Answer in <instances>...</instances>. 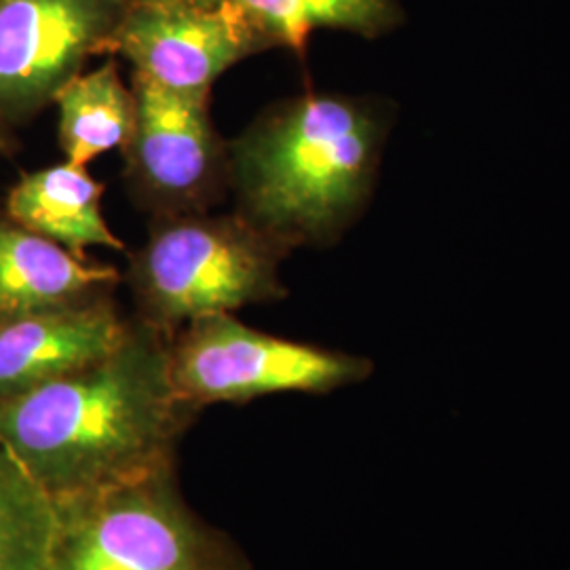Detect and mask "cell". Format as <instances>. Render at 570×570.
I'll return each mask as SVG.
<instances>
[{"instance_id": "cell-1", "label": "cell", "mask_w": 570, "mask_h": 570, "mask_svg": "<svg viewBox=\"0 0 570 570\" xmlns=\"http://www.w3.org/2000/svg\"><path fill=\"white\" fill-rule=\"evenodd\" d=\"M171 336L131 322L98 362L0 402V440L53 501L171 468L199 407L171 376Z\"/></svg>"}, {"instance_id": "cell-2", "label": "cell", "mask_w": 570, "mask_h": 570, "mask_svg": "<svg viewBox=\"0 0 570 570\" xmlns=\"http://www.w3.org/2000/svg\"><path fill=\"white\" fill-rule=\"evenodd\" d=\"M387 131L364 98L305 94L268 110L230 144L239 216L285 249L334 244L366 207Z\"/></svg>"}, {"instance_id": "cell-3", "label": "cell", "mask_w": 570, "mask_h": 570, "mask_svg": "<svg viewBox=\"0 0 570 570\" xmlns=\"http://www.w3.org/2000/svg\"><path fill=\"white\" fill-rule=\"evenodd\" d=\"M53 503L49 570H252L226 532L190 510L178 465Z\"/></svg>"}, {"instance_id": "cell-4", "label": "cell", "mask_w": 570, "mask_h": 570, "mask_svg": "<svg viewBox=\"0 0 570 570\" xmlns=\"http://www.w3.org/2000/svg\"><path fill=\"white\" fill-rule=\"evenodd\" d=\"M284 252L242 216H171L131 266L138 320L174 336L195 320L279 301Z\"/></svg>"}, {"instance_id": "cell-5", "label": "cell", "mask_w": 570, "mask_h": 570, "mask_svg": "<svg viewBox=\"0 0 570 570\" xmlns=\"http://www.w3.org/2000/svg\"><path fill=\"white\" fill-rule=\"evenodd\" d=\"M169 353L174 385L199 410L275 393L326 395L364 383L374 370L366 357L279 338L245 326L233 313L180 327Z\"/></svg>"}, {"instance_id": "cell-6", "label": "cell", "mask_w": 570, "mask_h": 570, "mask_svg": "<svg viewBox=\"0 0 570 570\" xmlns=\"http://www.w3.org/2000/svg\"><path fill=\"white\" fill-rule=\"evenodd\" d=\"M125 0H0V112L56 100L87 58L108 51Z\"/></svg>"}, {"instance_id": "cell-7", "label": "cell", "mask_w": 570, "mask_h": 570, "mask_svg": "<svg viewBox=\"0 0 570 570\" xmlns=\"http://www.w3.org/2000/svg\"><path fill=\"white\" fill-rule=\"evenodd\" d=\"M266 47L265 35L228 0L129 4L110 42L134 75L188 94H209L228 68Z\"/></svg>"}, {"instance_id": "cell-8", "label": "cell", "mask_w": 570, "mask_h": 570, "mask_svg": "<svg viewBox=\"0 0 570 570\" xmlns=\"http://www.w3.org/2000/svg\"><path fill=\"white\" fill-rule=\"evenodd\" d=\"M136 119L125 146L129 174L148 199L190 207L204 199L223 167V146L209 117V94L174 91L134 75Z\"/></svg>"}, {"instance_id": "cell-9", "label": "cell", "mask_w": 570, "mask_h": 570, "mask_svg": "<svg viewBox=\"0 0 570 570\" xmlns=\"http://www.w3.org/2000/svg\"><path fill=\"white\" fill-rule=\"evenodd\" d=\"M129 326L106 294L0 320V402L98 362L121 345Z\"/></svg>"}, {"instance_id": "cell-10", "label": "cell", "mask_w": 570, "mask_h": 570, "mask_svg": "<svg viewBox=\"0 0 570 570\" xmlns=\"http://www.w3.org/2000/svg\"><path fill=\"white\" fill-rule=\"evenodd\" d=\"M117 277L112 266L89 265L16 223L0 225V320L98 298Z\"/></svg>"}, {"instance_id": "cell-11", "label": "cell", "mask_w": 570, "mask_h": 570, "mask_svg": "<svg viewBox=\"0 0 570 570\" xmlns=\"http://www.w3.org/2000/svg\"><path fill=\"white\" fill-rule=\"evenodd\" d=\"M102 184L85 165L66 164L39 169L13 186L7 212L16 225L37 233L70 252L125 245L102 216Z\"/></svg>"}, {"instance_id": "cell-12", "label": "cell", "mask_w": 570, "mask_h": 570, "mask_svg": "<svg viewBox=\"0 0 570 570\" xmlns=\"http://www.w3.org/2000/svg\"><path fill=\"white\" fill-rule=\"evenodd\" d=\"M60 144L68 164L87 165L108 150L125 148L136 119L134 91L122 85L117 63L77 75L58 91Z\"/></svg>"}, {"instance_id": "cell-13", "label": "cell", "mask_w": 570, "mask_h": 570, "mask_svg": "<svg viewBox=\"0 0 570 570\" xmlns=\"http://www.w3.org/2000/svg\"><path fill=\"white\" fill-rule=\"evenodd\" d=\"M271 45L303 51L315 30H346L376 39L402 20L397 0H228Z\"/></svg>"}, {"instance_id": "cell-14", "label": "cell", "mask_w": 570, "mask_h": 570, "mask_svg": "<svg viewBox=\"0 0 570 570\" xmlns=\"http://www.w3.org/2000/svg\"><path fill=\"white\" fill-rule=\"evenodd\" d=\"M56 503L0 440V570H49Z\"/></svg>"}, {"instance_id": "cell-15", "label": "cell", "mask_w": 570, "mask_h": 570, "mask_svg": "<svg viewBox=\"0 0 570 570\" xmlns=\"http://www.w3.org/2000/svg\"><path fill=\"white\" fill-rule=\"evenodd\" d=\"M129 4H214L220 0H125Z\"/></svg>"}]
</instances>
